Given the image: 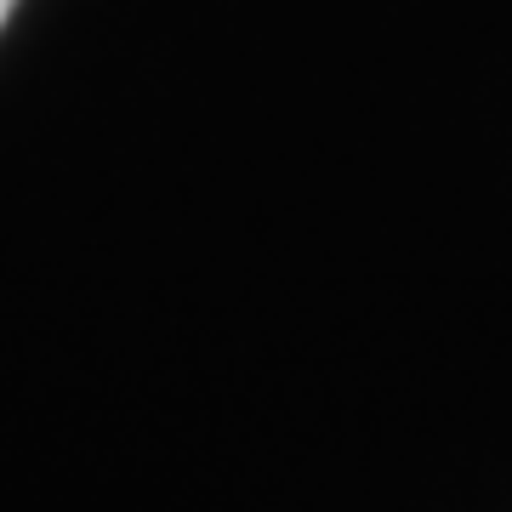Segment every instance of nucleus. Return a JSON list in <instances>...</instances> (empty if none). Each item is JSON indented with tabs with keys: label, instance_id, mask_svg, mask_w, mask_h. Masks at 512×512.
I'll use <instances>...</instances> for the list:
<instances>
[{
	"label": "nucleus",
	"instance_id": "obj_1",
	"mask_svg": "<svg viewBox=\"0 0 512 512\" xmlns=\"http://www.w3.org/2000/svg\"><path fill=\"white\" fill-rule=\"evenodd\" d=\"M12 6H18V0H0V23H6V12H12Z\"/></svg>",
	"mask_w": 512,
	"mask_h": 512
}]
</instances>
